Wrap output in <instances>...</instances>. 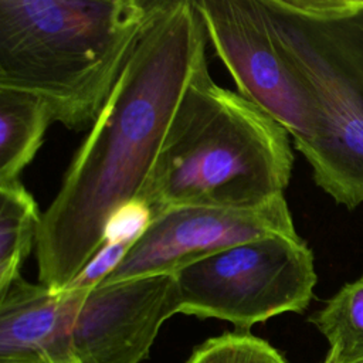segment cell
Returning a JSON list of instances; mask_svg holds the SVG:
<instances>
[{
    "instance_id": "11",
    "label": "cell",
    "mask_w": 363,
    "mask_h": 363,
    "mask_svg": "<svg viewBox=\"0 0 363 363\" xmlns=\"http://www.w3.org/2000/svg\"><path fill=\"white\" fill-rule=\"evenodd\" d=\"M40 223L38 206L20 180L0 184V294L20 277Z\"/></svg>"
},
{
    "instance_id": "7",
    "label": "cell",
    "mask_w": 363,
    "mask_h": 363,
    "mask_svg": "<svg viewBox=\"0 0 363 363\" xmlns=\"http://www.w3.org/2000/svg\"><path fill=\"white\" fill-rule=\"evenodd\" d=\"M269 235L299 237L285 196L251 208H170L147 221L126 255L101 284L172 275L230 247Z\"/></svg>"
},
{
    "instance_id": "8",
    "label": "cell",
    "mask_w": 363,
    "mask_h": 363,
    "mask_svg": "<svg viewBox=\"0 0 363 363\" xmlns=\"http://www.w3.org/2000/svg\"><path fill=\"white\" fill-rule=\"evenodd\" d=\"M176 313L173 275L99 284L88 291L74 322L77 354L82 363H140Z\"/></svg>"
},
{
    "instance_id": "2",
    "label": "cell",
    "mask_w": 363,
    "mask_h": 363,
    "mask_svg": "<svg viewBox=\"0 0 363 363\" xmlns=\"http://www.w3.org/2000/svg\"><path fill=\"white\" fill-rule=\"evenodd\" d=\"M163 0H0V88L91 129Z\"/></svg>"
},
{
    "instance_id": "6",
    "label": "cell",
    "mask_w": 363,
    "mask_h": 363,
    "mask_svg": "<svg viewBox=\"0 0 363 363\" xmlns=\"http://www.w3.org/2000/svg\"><path fill=\"white\" fill-rule=\"evenodd\" d=\"M194 6L238 94L282 125L295 146L312 140L319 123L315 104L275 47L261 0H194Z\"/></svg>"
},
{
    "instance_id": "4",
    "label": "cell",
    "mask_w": 363,
    "mask_h": 363,
    "mask_svg": "<svg viewBox=\"0 0 363 363\" xmlns=\"http://www.w3.org/2000/svg\"><path fill=\"white\" fill-rule=\"evenodd\" d=\"M279 54L308 89L312 140L295 146L335 203L363 204V0H261Z\"/></svg>"
},
{
    "instance_id": "12",
    "label": "cell",
    "mask_w": 363,
    "mask_h": 363,
    "mask_svg": "<svg viewBox=\"0 0 363 363\" xmlns=\"http://www.w3.org/2000/svg\"><path fill=\"white\" fill-rule=\"evenodd\" d=\"M309 322L329 343L323 363H356L363 360V277L345 284Z\"/></svg>"
},
{
    "instance_id": "10",
    "label": "cell",
    "mask_w": 363,
    "mask_h": 363,
    "mask_svg": "<svg viewBox=\"0 0 363 363\" xmlns=\"http://www.w3.org/2000/svg\"><path fill=\"white\" fill-rule=\"evenodd\" d=\"M45 102L35 95L0 88V184L18 180L37 155L48 125Z\"/></svg>"
},
{
    "instance_id": "14",
    "label": "cell",
    "mask_w": 363,
    "mask_h": 363,
    "mask_svg": "<svg viewBox=\"0 0 363 363\" xmlns=\"http://www.w3.org/2000/svg\"><path fill=\"white\" fill-rule=\"evenodd\" d=\"M139 235L111 237L95 258L65 289H92L99 285L122 261Z\"/></svg>"
},
{
    "instance_id": "16",
    "label": "cell",
    "mask_w": 363,
    "mask_h": 363,
    "mask_svg": "<svg viewBox=\"0 0 363 363\" xmlns=\"http://www.w3.org/2000/svg\"><path fill=\"white\" fill-rule=\"evenodd\" d=\"M356 363H363V360H359V362H356Z\"/></svg>"
},
{
    "instance_id": "15",
    "label": "cell",
    "mask_w": 363,
    "mask_h": 363,
    "mask_svg": "<svg viewBox=\"0 0 363 363\" xmlns=\"http://www.w3.org/2000/svg\"><path fill=\"white\" fill-rule=\"evenodd\" d=\"M0 363H27V362H0Z\"/></svg>"
},
{
    "instance_id": "3",
    "label": "cell",
    "mask_w": 363,
    "mask_h": 363,
    "mask_svg": "<svg viewBox=\"0 0 363 363\" xmlns=\"http://www.w3.org/2000/svg\"><path fill=\"white\" fill-rule=\"evenodd\" d=\"M292 166L288 130L217 85L206 61L184 92L139 204L149 220L184 206L258 207L284 196Z\"/></svg>"
},
{
    "instance_id": "9",
    "label": "cell",
    "mask_w": 363,
    "mask_h": 363,
    "mask_svg": "<svg viewBox=\"0 0 363 363\" xmlns=\"http://www.w3.org/2000/svg\"><path fill=\"white\" fill-rule=\"evenodd\" d=\"M88 291H51L16 278L0 294V362L82 363L72 328Z\"/></svg>"
},
{
    "instance_id": "1",
    "label": "cell",
    "mask_w": 363,
    "mask_h": 363,
    "mask_svg": "<svg viewBox=\"0 0 363 363\" xmlns=\"http://www.w3.org/2000/svg\"><path fill=\"white\" fill-rule=\"evenodd\" d=\"M207 44L194 0L162 1L41 214L40 284L65 289L104 248L111 221L140 201Z\"/></svg>"
},
{
    "instance_id": "13",
    "label": "cell",
    "mask_w": 363,
    "mask_h": 363,
    "mask_svg": "<svg viewBox=\"0 0 363 363\" xmlns=\"http://www.w3.org/2000/svg\"><path fill=\"white\" fill-rule=\"evenodd\" d=\"M186 363H288L267 340L242 330L207 339L193 350Z\"/></svg>"
},
{
    "instance_id": "5",
    "label": "cell",
    "mask_w": 363,
    "mask_h": 363,
    "mask_svg": "<svg viewBox=\"0 0 363 363\" xmlns=\"http://www.w3.org/2000/svg\"><path fill=\"white\" fill-rule=\"evenodd\" d=\"M172 275L179 313L227 320L242 332L286 312L302 313L318 279L312 250L286 235L230 247Z\"/></svg>"
}]
</instances>
